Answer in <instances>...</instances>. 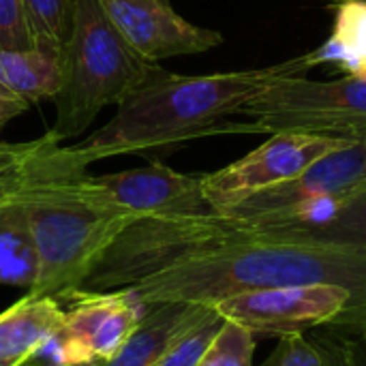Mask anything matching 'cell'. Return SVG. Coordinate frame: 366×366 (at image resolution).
Segmentation results:
<instances>
[{
    "label": "cell",
    "instance_id": "obj_1",
    "mask_svg": "<svg viewBox=\"0 0 366 366\" xmlns=\"http://www.w3.org/2000/svg\"><path fill=\"white\" fill-rule=\"evenodd\" d=\"M311 283L341 285L352 294L347 309L365 307L366 251L330 242L266 238L242 223L236 236L180 255L131 290L144 305H217L249 292Z\"/></svg>",
    "mask_w": 366,
    "mask_h": 366
},
{
    "label": "cell",
    "instance_id": "obj_2",
    "mask_svg": "<svg viewBox=\"0 0 366 366\" xmlns=\"http://www.w3.org/2000/svg\"><path fill=\"white\" fill-rule=\"evenodd\" d=\"M86 169L49 131L28 161L15 197L26 210L41 262L30 294L62 302L79 292L112 242L137 221Z\"/></svg>",
    "mask_w": 366,
    "mask_h": 366
},
{
    "label": "cell",
    "instance_id": "obj_3",
    "mask_svg": "<svg viewBox=\"0 0 366 366\" xmlns=\"http://www.w3.org/2000/svg\"><path fill=\"white\" fill-rule=\"evenodd\" d=\"M309 69L313 66L307 56L266 69L214 75H176L157 64L107 124L69 150L90 165L120 154L148 157L195 137L232 131L225 118L240 114L259 90L281 77L307 75Z\"/></svg>",
    "mask_w": 366,
    "mask_h": 366
},
{
    "label": "cell",
    "instance_id": "obj_4",
    "mask_svg": "<svg viewBox=\"0 0 366 366\" xmlns=\"http://www.w3.org/2000/svg\"><path fill=\"white\" fill-rule=\"evenodd\" d=\"M157 66L139 56L105 15L99 0H73L71 32L60 56V86L51 97L62 144L79 137L103 107L120 105Z\"/></svg>",
    "mask_w": 366,
    "mask_h": 366
},
{
    "label": "cell",
    "instance_id": "obj_5",
    "mask_svg": "<svg viewBox=\"0 0 366 366\" xmlns=\"http://www.w3.org/2000/svg\"><path fill=\"white\" fill-rule=\"evenodd\" d=\"M240 114L253 118L249 131L366 139V73H347L332 81L281 77L259 90Z\"/></svg>",
    "mask_w": 366,
    "mask_h": 366
},
{
    "label": "cell",
    "instance_id": "obj_6",
    "mask_svg": "<svg viewBox=\"0 0 366 366\" xmlns=\"http://www.w3.org/2000/svg\"><path fill=\"white\" fill-rule=\"evenodd\" d=\"M366 187V139H354L309 165L302 174L249 195L225 212L251 227L317 221Z\"/></svg>",
    "mask_w": 366,
    "mask_h": 366
},
{
    "label": "cell",
    "instance_id": "obj_7",
    "mask_svg": "<svg viewBox=\"0 0 366 366\" xmlns=\"http://www.w3.org/2000/svg\"><path fill=\"white\" fill-rule=\"evenodd\" d=\"M62 330L30 360L47 356L51 366H92L109 360L146 313L133 290L75 292L66 298Z\"/></svg>",
    "mask_w": 366,
    "mask_h": 366
},
{
    "label": "cell",
    "instance_id": "obj_8",
    "mask_svg": "<svg viewBox=\"0 0 366 366\" xmlns=\"http://www.w3.org/2000/svg\"><path fill=\"white\" fill-rule=\"evenodd\" d=\"M354 139L281 131L227 167L204 174V195L217 212H225L249 195L302 174L317 159Z\"/></svg>",
    "mask_w": 366,
    "mask_h": 366
},
{
    "label": "cell",
    "instance_id": "obj_9",
    "mask_svg": "<svg viewBox=\"0 0 366 366\" xmlns=\"http://www.w3.org/2000/svg\"><path fill=\"white\" fill-rule=\"evenodd\" d=\"M350 305V290L332 283H311L232 296L217 302L214 309L253 335L285 337L328 326Z\"/></svg>",
    "mask_w": 366,
    "mask_h": 366
},
{
    "label": "cell",
    "instance_id": "obj_10",
    "mask_svg": "<svg viewBox=\"0 0 366 366\" xmlns=\"http://www.w3.org/2000/svg\"><path fill=\"white\" fill-rule=\"evenodd\" d=\"M124 41L146 60L204 54L223 43V34L184 19L172 0H99Z\"/></svg>",
    "mask_w": 366,
    "mask_h": 366
},
{
    "label": "cell",
    "instance_id": "obj_11",
    "mask_svg": "<svg viewBox=\"0 0 366 366\" xmlns=\"http://www.w3.org/2000/svg\"><path fill=\"white\" fill-rule=\"evenodd\" d=\"M105 193L135 219L217 212L204 195V174H180L163 163L94 176Z\"/></svg>",
    "mask_w": 366,
    "mask_h": 366
},
{
    "label": "cell",
    "instance_id": "obj_12",
    "mask_svg": "<svg viewBox=\"0 0 366 366\" xmlns=\"http://www.w3.org/2000/svg\"><path fill=\"white\" fill-rule=\"evenodd\" d=\"M212 305L195 302H154L127 339V343L105 362L94 366H154L172 343L197 324Z\"/></svg>",
    "mask_w": 366,
    "mask_h": 366
},
{
    "label": "cell",
    "instance_id": "obj_13",
    "mask_svg": "<svg viewBox=\"0 0 366 366\" xmlns=\"http://www.w3.org/2000/svg\"><path fill=\"white\" fill-rule=\"evenodd\" d=\"M64 326L62 302L28 294L0 313V360L26 362Z\"/></svg>",
    "mask_w": 366,
    "mask_h": 366
},
{
    "label": "cell",
    "instance_id": "obj_14",
    "mask_svg": "<svg viewBox=\"0 0 366 366\" xmlns=\"http://www.w3.org/2000/svg\"><path fill=\"white\" fill-rule=\"evenodd\" d=\"M244 223V221H242ZM253 234L281 240H311L358 247L366 251V187L352 197L337 204L317 221L302 223H277L268 227H251Z\"/></svg>",
    "mask_w": 366,
    "mask_h": 366
},
{
    "label": "cell",
    "instance_id": "obj_15",
    "mask_svg": "<svg viewBox=\"0 0 366 366\" xmlns=\"http://www.w3.org/2000/svg\"><path fill=\"white\" fill-rule=\"evenodd\" d=\"M41 262L21 202L13 195L0 206V285L32 290Z\"/></svg>",
    "mask_w": 366,
    "mask_h": 366
},
{
    "label": "cell",
    "instance_id": "obj_16",
    "mask_svg": "<svg viewBox=\"0 0 366 366\" xmlns=\"http://www.w3.org/2000/svg\"><path fill=\"white\" fill-rule=\"evenodd\" d=\"M62 51L34 47L30 51L0 49V86L34 103L51 99L60 86Z\"/></svg>",
    "mask_w": 366,
    "mask_h": 366
},
{
    "label": "cell",
    "instance_id": "obj_17",
    "mask_svg": "<svg viewBox=\"0 0 366 366\" xmlns=\"http://www.w3.org/2000/svg\"><path fill=\"white\" fill-rule=\"evenodd\" d=\"M34 36V47L62 51L71 32L73 0H21Z\"/></svg>",
    "mask_w": 366,
    "mask_h": 366
},
{
    "label": "cell",
    "instance_id": "obj_18",
    "mask_svg": "<svg viewBox=\"0 0 366 366\" xmlns=\"http://www.w3.org/2000/svg\"><path fill=\"white\" fill-rule=\"evenodd\" d=\"M223 322L225 317L212 305L197 324H193L184 335H180L172 343V347L159 358L154 366H197L210 343L214 341L217 332L221 330Z\"/></svg>",
    "mask_w": 366,
    "mask_h": 366
},
{
    "label": "cell",
    "instance_id": "obj_19",
    "mask_svg": "<svg viewBox=\"0 0 366 366\" xmlns=\"http://www.w3.org/2000/svg\"><path fill=\"white\" fill-rule=\"evenodd\" d=\"M253 337L244 326L225 320L197 366H253Z\"/></svg>",
    "mask_w": 366,
    "mask_h": 366
},
{
    "label": "cell",
    "instance_id": "obj_20",
    "mask_svg": "<svg viewBox=\"0 0 366 366\" xmlns=\"http://www.w3.org/2000/svg\"><path fill=\"white\" fill-rule=\"evenodd\" d=\"M39 144L41 137L19 144L0 142V206L19 191L28 161L34 157Z\"/></svg>",
    "mask_w": 366,
    "mask_h": 366
},
{
    "label": "cell",
    "instance_id": "obj_21",
    "mask_svg": "<svg viewBox=\"0 0 366 366\" xmlns=\"http://www.w3.org/2000/svg\"><path fill=\"white\" fill-rule=\"evenodd\" d=\"M0 49H34V36L21 0H0Z\"/></svg>",
    "mask_w": 366,
    "mask_h": 366
},
{
    "label": "cell",
    "instance_id": "obj_22",
    "mask_svg": "<svg viewBox=\"0 0 366 366\" xmlns=\"http://www.w3.org/2000/svg\"><path fill=\"white\" fill-rule=\"evenodd\" d=\"M262 366H326L324 356L305 332L279 337V345Z\"/></svg>",
    "mask_w": 366,
    "mask_h": 366
},
{
    "label": "cell",
    "instance_id": "obj_23",
    "mask_svg": "<svg viewBox=\"0 0 366 366\" xmlns=\"http://www.w3.org/2000/svg\"><path fill=\"white\" fill-rule=\"evenodd\" d=\"M313 345L320 350V354L324 356L326 366H354L350 360L347 347L343 343V339L337 332H326V335H311Z\"/></svg>",
    "mask_w": 366,
    "mask_h": 366
},
{
    "label": "cell",
    "instance_id": "obj_24",
    "mask_svg": "<svg viewBox=\"0 0 366 366\" xmlns=\"http://www.w3.org/2000/svg\"><path fill=\"white\" fill-rule=\"evenodd\" d=\"M330 330H335L343 339L354 366H366V328H330Z\"/></svg>",
    "mask_w": 366,
    "mask_h": 366
},
{
    "label": "cell",
    "instance_id": "obj_25",
    "mask_svg": "<svg viewBox=\"0 0 366 366\" xmlns=\"http://www.w3.org/2000/svg\"><path fill=\"white\" fill-rule=\"evenodd\" d=\"M30 107V101L21 99L19 94L11 92L9 88L0 86V129L9 124L13 118L21 116Z\"/></svg>",
    "mask_w": 366,
    "mask_h": 366
},
{
    "label": "cell",
    "instance_id": "obj_26",
    "mask_svg": "<svg viewBox=\"0 0 366 366\" xmlns=\"http://www.w3.org/2000/svg\"><path fill=\"white\" fill-rule=\"evenodd\" d=\"M326 328H366V305L358 307V309H345Z\"/></svg>",
    "mask_w": 366,
    "mask_h": 366
},
{
    "label": "cell",
    "instance_id": "obj_27",
    "mask_svg": "<svg viewBox=\"0 0 366 366\" xmlns=\"http://www.w3.org/2000/svg\"><path fill=\"white\" fill-rule=\"evenodd\" d=\"M17 366H51V365H39V362H34V365H32V360H26V362H21V365H17Z\"/></svg>",
    "mask_w": 366,
    "mask_h": 366
},
{
    "label": "cell",
    "instance_id": "obj_28",
    "mask_svg": "<svg viewBox=\"0 0 366 366\" xmlns=\"http://www.w3.org/2000/svg\"><path fill=\"white\" fill-rule=\"evenodd\" d=\"M362 2H366V0H362Z\"/></svg>",
    "mask_w": 366,
    "mask_h": 366
}]
</instances>
